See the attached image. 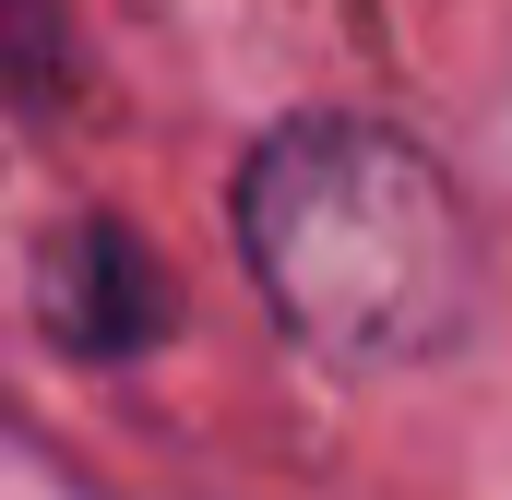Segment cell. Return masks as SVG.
Listing matches in <instances>:
<instances>
[{
  "label": "cell",
  "mask_w": 512,
  "mask_h": 500,
  "mask_svg": "<svg viewBox=\"0 0 512 500\" xmlns=\"http://www.w3.org/2000/svg\"><path fill=\"white\" fill-rule=\"evenodd\" d=\"M227 227L262 310L334 370H417L477 334L489 250L453 167L393 120L310 108L274 120L227 179Z\"/></svg>",
  "instance_id": "1"
},
{
  "label": "cell",
  "mask_w": 512,
  "mask_h": 500,
  "mask_svg": "<svg viewBox=\"0 0 512 500\" xmlns=\"http://www.w3.org/2000/svg\"><path fill=\"white\" fill-rule=\"evenodd\" d=\"M0 84H60V12L48 0H0Z\"/></svg>",
  "instance_id": "3"
},
{
  "label": "cell",
  "mask_w": 512,
  "mask_h": 500,
  "mask_svg": "<svg viewBox=\"0 0 512 500\" xmlns=\"http://www.w3.org/2000/svg\"><path fill=\"white\" fill-rule=\"evenodd\" d=\"M48 322H60L84 358L143 346V334L167 322V286H155L143 239H120V227H72V239H60V262H48Z\"/></svg>",
  "instance_id": "2"
}]
</instances>
